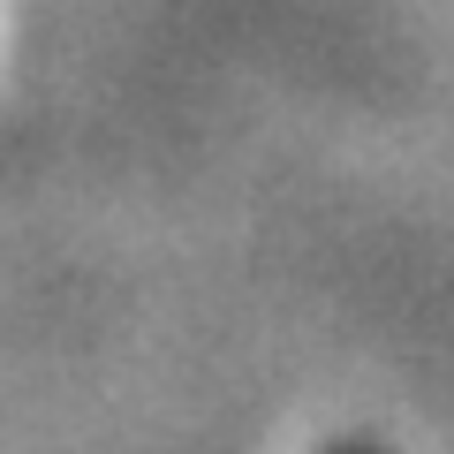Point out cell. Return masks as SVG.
I'll return each instance as SVG.
<instances>
[{"instance_id": "1", "label": "cell", "mask_w": 454, "mask_h": 454, "mask_svg": "<svg viewBox=\"0 0 454 454\" xmlns=\"http://www.w3.org/2000/svg\"><path fill=\"white\" fill-rule=\"evenodd\" d=\"M333 454H372V447H333Z\"/></svg>"}]
</instances>
